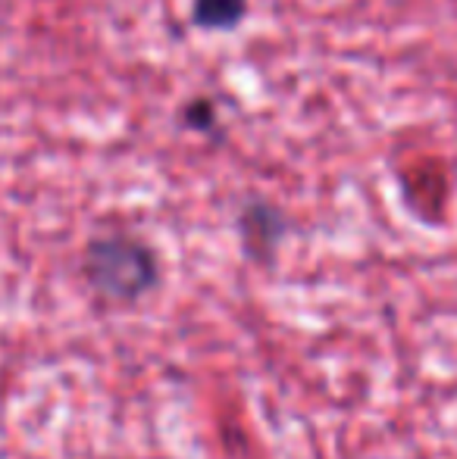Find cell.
Segmentation results:
<instances>
[{
    "label": "cell",
    "mask_w": 457,
    "mask_h": 459,
    "mask_svg": "<svg viewBox=\"0 0 457 459\" xmlns=\"http://www.w3.org/2000/svg\"><path fill=\"white\" fill-rule=\"evenodd\" d=\"M85 273L107 297H135L154 281V256L132 238H101L88 247Z\"/></svg>",
    "instance_id": "1"
},
{
    "label": "cell",
    "mask_w": 457,
    "mask_h": 459,
    "mask_svg": "<svg viewBox=\"0 0 457 459\" xmlns=\"http://www.w3.org/2000/svg\"><path fill=\"white\" fill-rule=\"evenodd\" d=\"M248 0H191V22L204 31H232L244 22Z\"/></svg>",
    "instance_id": "2"
},
{
    "label": "cell",
    "mask_w": 457,
    "mask_h": 459,
    "mask_svg": "<svg viewBox=\"0 0 457 459\" xmlns=\"http://www.w3.org/2000/svg\"><path fill=\"white\" fill-rule=\"evenodd\" d=\"M185 122H189L191 128H201V132H207V128H214L216 122V109L210 100H195L185 107Z\"/></svg>",
    "instance_id": "3"
}]
</instances>
